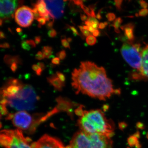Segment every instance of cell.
<instances>
[{
    "label": "cell",
    "mask_w": 148,
    "mask_h": 148,
    "mask_svg": "<svg viewBox=\"0 0 148 148\" xmlns=\"http://www.w3.org/2000/svg\"><path fill=\"white\" fill-rule=\"evenodd\" d=\"M72 85L77 93L105 101L113 94H119V89L114 88L105 69L89 61L81 62L78 69L72 73Z\"/></svg>",
    "instance_id": "obj_1"
},
{
    "label": "cell",
    "mask_w": 148,
    "mask_h": 148,
    "mask_svg": "<svg viewBox=\"0 0 148 148\" xmlns=\"http://www.w3.org/2000/svg\"><path fill=\"white\" fill-rule=\"evenodd\" d=\"M76 112L79 116L78 124L82 131L110 138L114 135V124L101 110H84L79 108Z\"/></svg>",
    "instance_id": "obj_2"
},
{
    "label": "cell",
    "mask_w": 148,
    "mask_h": 148,
    "mask_svg": "<svg viewBox=\"0 0 148 148\" xmlns=\"http://www.w3.org/2000/svg\"><path fill=\"white\" fill-rule=\"evenodd\" d=\"M5 99L8 106L19 111L33 110L38 100V97L34 88L32 86L23 84L19 90L15 94L0 99Z\"/></svg>",
    "instance_id": "obj_3"
},
{
    "label": "cell",
    "mask_w": 148,
    "mask_h": 148,
    "mask_svg": "<svg viewBox=\"0 0 148 148\" xmlns=\"http://www.w3.org/2000/svg\"><path fill=\"white\" fill-rule=\"evenodd\" d=\"M112 146L110 138L81 130L74 135L66 148H112Z\"/></svg>",
    "instance_id": "obj_4"
},
{
    "label": "cell",
    "mask_w": 148,
    "mask_h": 148,
    "mask_svg": "<svg viewBox=\"0 0 148 148\" xmlns=\"http://www.w3.org/2000/svg\"><path fill=\"white\" fill-rule=\"evenodd\" d=\"M140 44L124 43L121 49V53L125 61L133 69L140 71L142 63Z\"/></svg>",
    "instance_id": "obj_5"
},
{
    "label": "cell",
    "mask_w": 148,
    "mask_h": 148,
    "mask_svg": "<svg viewBox=\"0 0 148 148\" xmlns=\"http://www.w3.org/2000/svg\"><path fill=\"white\" fill-rule=\"evenodd\" d=\"M12 120L13 125L21 131L32 132L34 130V120L27 111H19L14 114Z\"/></svg>",
    "instance_id": "obj_6"
},
{
    "label": "cell",
    "mask_w": 148,
    "mask_h": 148,
    "mask_svg": "<svg viewBox=\"0 0 148 148\" xmlns=\"http://www.w3.org/2000/svg\"><path fill=\"white\" fill-rule=\"evenodd\" d=\"M14 18L16 23L23 28L30 27L34 19L32 9L25 5L16 10L14 14Z\"/></svg>",
    "instance_id": "obj_7"
},
{
    "label": "cell",
    "mask_w": 148,
    "mask_h": 148,
    "mask_svg": "<svg viewBox=\"0 0 148 148\" xmlns=\"http://www.w3.org/2000/svg\"><path fill=\"white\" fill-rule=\"evenodd\" d=\"M8 131L11 138L10 148H33L31 140L24 137L21 130L17 129Z\"/></svg>",
    "instance_id": "obj_8"
},
{
    "label": "cell",
    "mask_w": 148,
    "mask_h": 148,
    "mask_svg": "<svg viewBox=\"0 0 148 148\" xmlns=\"http://www.w3.org/2000/svg\"><path fill=\"white\" fill-rule=\"evenodd\" d=\"M32 146L33 148H66L58 139L47 135L32 143Z\"/></svg>",
    "instance_id": "obj_9"
},
{
    "label": "cell",
    "mask_w": 148,
    "mask_h": 148,
    "mask_svg": "<svg viewBox=\"0 0 148 148\" xmlns=\"http://www.w3.org/2000/svg\"><path fill=\"white\" fill-rule=\"evenodd\" d=\"M47 9L52 19L59 18L64 14L65 2L62 1H45Z\"/></svg>",
    "instance_id": "obj_10"
},
{
    "label": "cell",
    "mask_w": 148,
    "mask_h": 148,
    "mask_svg": "<svg viewBox=\"0 0 148 148\" xmlns=\"http://www.w3.org/2000/svg\"><path fill=\"white\" fill-rule=\"evenodd\" d=\"M17 1H0V18H7L13 16L18 5Z\"/></svg>",
    "instance_id": "obj_11"
},
{
    "label": "cell",
    "mask_w": 148,
    "mask_h": 148,
    "mask_svg": "<svg viewBox=\"0 0 148 148\" xmlns=\"http://www.w3.org/2000/svg\"><path fill=\"white\" fill-rule=\"evenodd\" d=\"M142 66L139 74L141 79H148V45H146L141 51Z\"/></svg>",
    "instance_id": "obj_12"
},
{
    "label": "cell",
    "mask_w": 148,
    "mask_h": 148,
    "mask_svg": "<svg viewBox=\"0 0 148 148\" xmlns=\"http://www.w3.org/2000/svg\"><path fill=\"white\" fill-rule=\"evenodd\" d=\"M121 29L124 31L125 36L129 40L130 42H132L134 40V25L130 23L126 24L121 27Z\"/></svg>",
    "instance_id": "obj_13"
},
{
    "label": "cell",
    "mask_w": 148,
    "mask_h": 148,
    "mask_svg": "<svg viewBox=\"0 0 148 148\" xmlns=\"http://www.w3.org/2000/svg\"><path fill=\"white\" fill-rule=\"evenodd\" d=\"M47 81L51 84L55 88L60 90L62 89V88L64 86V83L59 79L57 75H53L47 78Z\"/></svg>",
    "instance_id": "obj_14"
},
{
    "label": "cell",
    "mask_w": 148,
    "mask_h": 148,
    "mask_svg": "<svg viewBox=\"0 0 148 148\" xmlns=\"http://www.w3.org/2000/svg\"><path fill=\"white\" fill-rule=\"evenodd\" d=\"M34 7L37 8L40 16L43 17L47 14H49L47 9L46 5L44 1L42 0L37 1L36 3L34 4Z\"/></svg>",
    "instance_id": "obj_15"
},
{
    "label": "cell",
    "mask_w": 148,
    "mask_h": 148,
    "mask_svg": "<svg viewBox=\"0 0 148 148\" xmlns=\"http://www.w3.org/2000/svg\"><path fill=\"white\" fill-rule=\"evenodd\" d=\"M42 53L45 58H49L53 53V48L50 46H45L42 48Z\"/></svg>",
    "instance_id": "obj_16"
},
{
    "label": "cell",
    "mask_w": 148,
    "mask_h": 148,
    "mask_svg": "<svg viewBox=\"0 0 148 148\" xmlns=\"http://www.w3.org/2000/svg\"><path fill=\"white\" fill-rule=\"evenodd\" d=\"M86 41L88 45H89L92 46L94 45L96 43L97 40L94 36L90 35L89 36L87 37L86 39Z\"/></svg>",
    "instance_id": "obj_17"
},
{
    "label": "cell",
    "mask_w": 148,
    "mask_h": 148,
    "mask_svg": "<svg viewBox=\"0 0 148 148\" xmlns=\"http://www.w3.org/2000/svg\"><path fill=\"white\" fill-rule=\"evenodd\" d=\"M122 21V20L121 18H117L116 19H115L114 21L113 26L114 27L116 32L117 33L119 32V28L120 25L121 24Z\"/></svg>",
    "instance_id": "obj_18"
},
{
    "label": "cell",
    "mask_w": 148,
    "mask_h": 148,
    "mask_svg": "<svg viewBox=\"0 0 148 148\" xmlns=\"http://www.w3.org/2000/svg\"><path fill=\"white\" fill-rule=\"evenodd\" d=\"M8 111L7 106L0 104V114L1 115H7Z\"/></svg>",
    "instance_id": "obj_19"
},
{
    "label": "cell",
    "mask_w": 148,
    "mask_h": 148,
    "mask_svg": "<svg viewBox=\"0 0 148 148\" xmlns=\"http://www.w3.org/2000/svg\"><path fill=\"white\" fill-rule=\"evenodd\" d=\"M80 7L84 11L85 13L86 14L87 16H88V17H91L90 9L88 8V7H86V6L84 5L83 4H82L81 5H80Z\"/></svg>",
    "instance_id": "obj_20"
},
{
    "label": "cell",
    "mask_w": 148,
    "mask_h": 148,
    "mask_svg": "<svg viewBox=\"0 0 148 148\" xmlns=\"http://www.w3.org/2000/svg\"><path fill=\"white\" fill-rule=\"evenodd\" d=\"M79 28L81 32L82 33V34L84 36L87 37L91 35L90 32L88 31V30H85V29H84L83 26V27L81 26H79Z\"/></svg>",
    "instance_id": "obj_21"
},
{
    "label": "cell",
    "mask_w": 148,
    "mask_h": 148,
    "mask_svg": "<svg viewBox=\"0 0 148 148\" xmlns=\"http://www.w3.org/2000/svg\"><path fill=\"white\" fill-rule=\"evenodd\" d=\"M57 32L55 29H52L49 30L47 33L48 36L51 38H55L57 36Z\"/></svg>",
    "instance_id": "obj_22"
},
{
    "label": "cell",
    "mask_w": 148,
    "mask_h": 148,
    "mask_svg": "<svg viewBox=\"0 0 148 148\" xmlns=\"http://www.w3.org/2000/svg\"><path fill=\"white\" fill-rule=\"evenodd\" d=\"M56 55L58 56V58H60V60H64L66 58V51L64 50H61L58 52Z\"/></svg>",
    "instance_id": "obj_23"
},
{
    "label": "cell",
    "mask_w": 148,
    "mask_h": 148,
    "mask_svg": "<svg viewBox=\"0 0 148 148\" xmlns=\"http://www.w3.org/2000/svg\"><path fill=\"white\" fill-rule=\"evenodd\" d=\"M61 44L63 45L64 47L66 48H69L71 49V47H70V44L69 42L67 41V40L66 38H63L61 40Z\"/></svg>",
    "instance_id": "obj_24"
},
{
    "label": "cell",
    "mask_w": 148,
    "mask_h": 148,
    "mask_svg": "<svg viewBox=\"0 0 148 148\" xmlns=\"http://www.w3.org/2000/svg\"><path fill=\"white\" fill-rule=\"evenodd\" d=\"M37 20L39 22V24L38 25V27L39 28H41L42 26L45 25L46 23V20H45V18H44V17H40Z\"/></svg>",
    "instance_id": "obj_25"
},
{
    "label": "cell",
    "mask_w": 148,
    "mask_h": 148,
    "mask_svg": "<svg viewBox=\"0 0 148 148\" xmlns=\"http://www.w3.org/2000/svg\"><path fill=\"white\" fill-rule=\"evenodd\" d=\"M32 12H33V14H34V18L37 20L38 18H39L40 17V14L38 11V10L36 8L34 7V8L32 9Z\"/></svg>",
    "instance_id": "obj_26"
},
{
    "label": "cell",
    "mask_w": 148,
    "mask_h": 148,
    "mask_svg": "<svg viewBox=\"0 0 148 148\" xmlns=\"http://www.w3.org/2000/svg\"><path fill=\"white\" fill-rule=\"evenodd\" d=\"M56 74L57 77H58V78L59 79H60L62 82L64 83L65 80H66V77H65L64 74L62 73L61 72L59 71L56 72Z\"/></svg>",
    "instance_id": "obj_27"
},
{
    "label": "cell",
    "mask_w": 148,
    "mask_h": 148,
    "mask_svg": "<svg viewBox=\"0 0 148 148\" xmlns=\"http://www.w3.org/2000/svg\"><path fill=\"white\" fill-rule=\"evenodd\" d=\"M21 47L24 50L29 51L31 48V47L28 44L26 41H24L21 43Z\"/></svg>",
    "instance_id": "obj_28"
},
{
    "label": "cell",
    "mask_w": 148,
    "mask_h": 148,
    "mask_svg": "<svg viewBox=\"0 0 148 148\" xmlns=\"http://www.w3.org/2000/svg\"><path fill=\"white\" fill-rule=\"evenodd\" d=\"M35 58L38 60H42L45 58L42 52L40 51L38 52V53L36 54V56H35Z\"/></svg>",
    "instance_id": "obj_29"
},
{
    "label": "cell",
    "mask_w": 148,
    "mask_h": 148,
    "mask_svg": "<svg viewBox=\"0 0 148 148\" xmlns=\"http://www.w3.org/2000/svg\"><path fill=\"white\" fill-rule=\"evenodd\" d=\"M148 14V10L147 9H143L139 12V15L141 16H147Z\"/></svg>",
    "instance_id": "obj_30"
},
{
    "label": "cell",
    "mask_w": 148,
    "mask_h": 148,
    "mask_svg": "<svg viewBox=\"0 0 148 148\" xmlns=\"http://www.w3.org/2000/svg\"><path fill=\"white\" fill-rule=\"evenodd\" d=\"M26 42L31 47L35 48L36 46V44L34 40H26Z\"/></svg>",
    "instance_id": "obj_31"
},
{
    "label": "cell",
    "mask_w": 148,
    "mask_h": 148,
    "mask_svg": "<svg viewBox=\"0 0 148 148\" xmlns=\"http://www.w3.org/2000/svg\"><path fill=\"white\" fill-rule=\"evenodd\" d=\"M69 28L71 30L72 32H73V34L75 36H79V32L77 31L76 28L75 27H73V26H69Z\"/></svg>",
    "instance_id": "obj_32"
},
{
    "label": "cell",
    "mask_w": 148,
    "mask_h": 148,
    "mask_svg": "<svg viewBox=\"0 0 148 148\" xmlns=\"http://www.w3.org/2000/svg\"><path fill=\"white\" fill-rule=\"evenodd\" d=\"M115 15L113 13H108L107 15V18L109 21H112L115 19Z\"/></svg>",
    "instance_id": "obj_33"
},
{
    "label": "cell",
    "mask_w": 148,
    "mask_h": 148,
    "mask_svg": "<svg viewBox=\"0 0 148 148\" xmlns=\"http://www.w3.org/2000/svg\"><path fill=\"white\" fill-rule=\"evenodd\" d=\"M51 63L54 65H59L60 63V58L58 57H55L51 60Z\"/></svg>",
    "instance_id": "obj_34"
},
{
    "label": "cell",
    "mask_w": 148,
    "mask_h": 148,
    "mask_svg": "<svg viewBox=\"0 0 148 148\" xmlns=\"http://www.w3.org/2000/svg\"><path fill=\"white\" fill-rule=\"evenodd\" d=\"M53 23H54V19H53L52 21H48L46 24V28L49 30L52 29L53 27Z\"/></svg>",
    "instance_id": "obj_35"
},
{
    "label": "cell",
    "mask_w": 148,
    "mask_h": 148,
    "mask_svg": "<svg viewBox=\"0 0 148 148\" xmlns=\"http://www.w3.org/2000/svg\"><path fill=\"white\" fill-rule=\"evenodd\" d=\"M115 5L116 6L118 10H120L121 8V5L122 1H115Z\"/></svg>",
    "instance_id": "obj_36"
},
{
    "label": "cell",
    "mask_w": 148,
    "mask_h": 148,
    "mask_svg": "<svg viewBox=\"0 0 148 148\" xmlns=\"http://www.w3.org/2000/svg\"><path fill=\"white\" fill-rule=\"evenodd\" d=\"M140 4L141 6L143 7V8L146 9L148 6L147 3H146L145 1H139Z\"/></svg>",
    "instance_id": "obj_37"
},
{
    "label": "cell",
    "mask_w": 148,
    "mask_h": 148,
    "mask_svg": "<svg viewBox=\"0 0 148 148\" xmlns=\"http://www.w3.org/2000/svg\"><path fill=\"white\" fill-rule=\"evenodd\" d=\"M37 65L39 66L40 69H42V71H43L45 69L46 67L44 63H42V62H39V63H38V64H37Z\"/></svg>",
    "instance_id": "obj_38"
},
{
    "label": "cell",
    "mask_w": 148,
    "mask_h": 148,
    "mask_svg": "<svg viewBox=\"0 0 148 148\" xmlns=\"http://www.w3.org/2000/svg\"><path fill=\"white\" fill-rule=\"evenodd\" d=\"M41 40V38L40 36H36L35 38V42L36 43V44L38 45L39 44Z\"/></svg>",
    "instance_id": "obj_39"
},
{
    "label": "cell",
    "mask_w": 148,
    "mask_h": 148,
    "mask_svg": "<svg viewBox=\"0 0 148 148\" xmlns=\"http://www.w3.org/2000/svg\"><path fill=\"white\" fill-rule=\"evenodd\" d=\"M11 69L13 72H15L17 69V66L16 63H13V64H12Z\"/></svg>",
    "instance_id": "obj_40"
},
{
    "label": "cell",
    "mask_w": 148,
    "mask_h": 148,
    "mask_svg": "<svg viewBox=\"0 0 148 148\" xmlns=\"http://www.w3.org/2000/svg\"><path fill=\"white\" fill-rule=\"evenodd\" d=\"M108 24L107 22H105V23H101L99 24V27L98 28L100 29H104L106 27V25Z\"/></svg>",
    "instance_id": "obj_41"
},
{
    "label": "cell",
    "mask_w": 148,
    "mask_h": 148,
    "mask_svg": "<svg viewBox=\"0 0 148 148\" xmlns=\"http://www.w3.org/2000/svg\"><path fill=\"white\" fill-rule=\"evenodd\" d=\"M14 116V114L10 113L5 118V119L7 120H12L13 119Z\"/></svg>",
    "instance_id": "obj_42"
},
{
    "label": "cell",
    "mask_w": 148,
    "mask_h": 148,
    "mask_svg": "<svg viewBox=\"0 0 148 148\" xmlns=\"http://www.w3.org/2000/svg\"><path fill=\"white\" fill-rule=\"evenodd\" d=\"M32 69L34 71L36 72L40 69V68L36 64H34L32 66Z\"/></svg>",
    "instance_id": "obj_43"
},
{
    "label": "cell",
    "mask_w": 148,
    "mask_h": 148,
    "mask_svg": "<svg viewBox=\"0 0 148 148\" xmlns=\"http://www.w3.org/2000/svg\"><path fill=\"white\" fill-rule=\"evenodd\" d=\"M73 2L76 5H81L82 4L83 1H73Z\"/></svg>",
    "instance_id": "obj_44"
},
{
    "label": "cell",
    "mask_w": 148,
    "mask_h": 148,
    "mask_svg": "<svg viewBox=\"0 0 148 148\" xmlns=\"http://www.w3.org/2000/svg\"><path fill=\"white\" fill-rule=\"evenodd\" d=\"M81 19L82 21H86L87 20V17L86 15L84 14H81L80 15Z\"/></svg>",
    "instance_id": "obj_45"
},
{
    "label": "cell",
    "mask_w": 148,
    "mask_h": 148,
    "mask_svg": "<svg viewBox=\"0 0 148 148\" xmlns=\"http://www.w3.org/2000/svg\"><path fill=\"white\" fill-rule=\"evenodd\" d=\"M92 34L94 37H98L100 35V32L98 30H95L92 33Z\"/></svg>",
    "instance_id": "obj_46"
},
{
    "label": "cell",
    "mask_w": 148,
    "mask_h": 148,
    "mask_svg": "<svg viewBox=\"0 0 148 148\" xmlns=\"http://www.w3.org/2000/svg\"><path fill=\"white\" fill-rule=\"evenodd\" d=\"M44 18H45V20H46V21H49V20H50V18H51V17L50 14H47L45 16H44Z\"/></svg>",
    "instance_id": "obj_47"
},
{
    "label": "cell",
    "mask_w": 148,
    "mask_h": 148,
    "mask_svg": "<svg viewBox=\"0 0 148 148\" xmlns=\"http://www.w3.org/2000/svg\"><path fill=\"white\" fill-rule=\"evenodd\" d=\"M95 30V29H94L92 27H88V31H89L90 33H93Z\"/></svg>",
    "instance_id": "obj_48"
},
{
    "label": "cell",
    "mask_w": 148,
    "mask_h": 148,
    "mask_svg": "<svg viewBox=\"0 0 148 148\" xmlns=\"http://www.w3.org/2000/svg\"><path fill=\"white\" fill-rule=\"evenodd\" d=\"M42 71H43L42 70V69H41L40 68L39 70L36 72V75L38 76H40Z\"/></svg>",
    "instance_id": "obj_49"
},
{
    "label": "cell",
    "mask_w": 148,
    "mask_h": 148,
    "mask_svg": "<svg viewBox=\"0 0 148 148\" xmlns=\"http://www.w3.org/2000/svg\"><path fill=\"white\" fill-rule=\"evenodd\" d=\"M85 24L86 25V26H88V27H92V24L88 21H85Z\"/></svg>",
    "instance_id": "obj_50"
},
{
    "label": "cell",
    "mask_w": 148,
    "mask_h": 148,
    "mask_svg": "<svg viewBox=\"0 0 148 148\" xmlns=\"http://www.w3.org/2000/svg\"><path fill=\"white\" fill-rule=\"evenodd\" d=\"M96 17H97V18H98V19H101V18H102V16H101L100 13H98V14H97Z\"/></svg>",
    "instance_id": "obj_51"
},
{
    "label": "cell",
    "mask_w": 148,
    "mask_h": 148,
    "mask_svg": "<svg viewBox=\"0 0 148 148\" xmlns=\"http://www.w3.org/2000/svg\"><path fill=\"white\" fill-rule=\"evenodd\" d=\"M67 41H68L69 43L71 42L72 40H73V39H72V38H68V39H67Z\"/></svg>",
    "instance_id": "obj_52"
},
{
    "label": "cell",
    "mask_w": 148,
    "mask_h": 148,
    "mask_svg": "<svg viewBox=\"0 0 148 148\" xmlns=\"http://www.w3.org/2000/svg\"><path fill=\"white\" fill-rule=\"evenodd\" d=\"M16 31H17V32H20L21 31V29H20V28H17V29H16Z\"/></svg>",
    "instance_id": "obj_53"
},
{
    "label": "cell",
    "mask_w": 148,
    "mask_h": 148,
    "mask_svg": "<svg viewBox=\"0 0 148 148\" xmlns=\"http://www.w3.org/2000/svg\"><path fill=\"white\" fill-rule=\"evenodd\" d=\"M1 114H0V129H1V127H2L1 123Z\"/></svg>",
    "instance_id": "obj_54"
},
{
    "label": "cell",
    "mask_w": 148,
    "mask_h": 148,
    "mask_svg": "<svg viewBox=\"0 0 148 148\" xmlns=\"http://www.w3.org/2000/svg\"><path fill=\"white\" fill-rule=\"evenodd\" d=\"M147 138L148 139V132L147 133Z\"/></svg>",
    "instance_id": "obj_55"
}]
</instances>
